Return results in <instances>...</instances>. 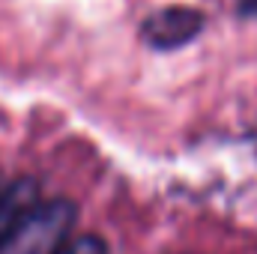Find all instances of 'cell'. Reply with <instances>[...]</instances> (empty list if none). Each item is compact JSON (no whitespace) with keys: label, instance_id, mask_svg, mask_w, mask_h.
I'll return each mask as SVG.
<instances>
[{"label":"cell","instance_id":"6da1fadb","mask_svg":"<svg viewBox=\"0 0 257 254\" xmlns=\"http://www.w3.org/2000/svg\"><path fill=\"white\" fill-rule=\"evenodd\" d=\"M75 206L69 200H48L27 218V224L9 239L0 254H57L69 239Z\"/></svg>","mask_w":257,"mask_h":254},{"label":"cell","instance_id":"7a4b0ae2","mask_svg":"<svg viewBox=\"0 0 257 254\" xmlns=\"http://www.w3.org/2000/svg\"><path fill=\"white\" fill-rule=\"evenodd\" d=\"M200 30H203V15L197 9H189V6L156 9L141 24L144 42L153 45V48H159V51H171V48H180V45L192 42Z\"/></svg>","mask_w":257,"mask_h":254},{"label":"cell","instance_id":"3957f363","mask_svg":"<svg viewBox=\"0 0 257 254\" xmlns=\"http://www.w3.org/2000/svg\"><path fill=\"white\" fill-rule=\"evenodd\" d=\"M39 203H42L39 183L30 177H18L0 186V251L27 224V218L39 209Z\"/></svg>","mask_w":257,"mask_h":254},{"label":"cell","instance_id":"277c9868","mask_svg":"<svg viewBox=\"0 0 257 254\" xmlns=\"http://www.w3.org/2000/svg\"><path fill=\"white\" fill-rule=\"evenodd\" d=\"M57 254H108V245L99 236H75V239H66Z\"/></svg>","mask_w":257,"mask_h":254},{"label":"cell","instance_id":"5b68a950","mask_svg":"<svg viewBox=\"0 0 257 254\" xmlns=\"http://www.w3.org/2000/svg\"><path fill=\"white\" fill-rule=\"evenodd\" d=\"M239 15H245V18H257V0H239Z\"/></svg>","mask_w":257,"mask_h":254}]
</instances>
